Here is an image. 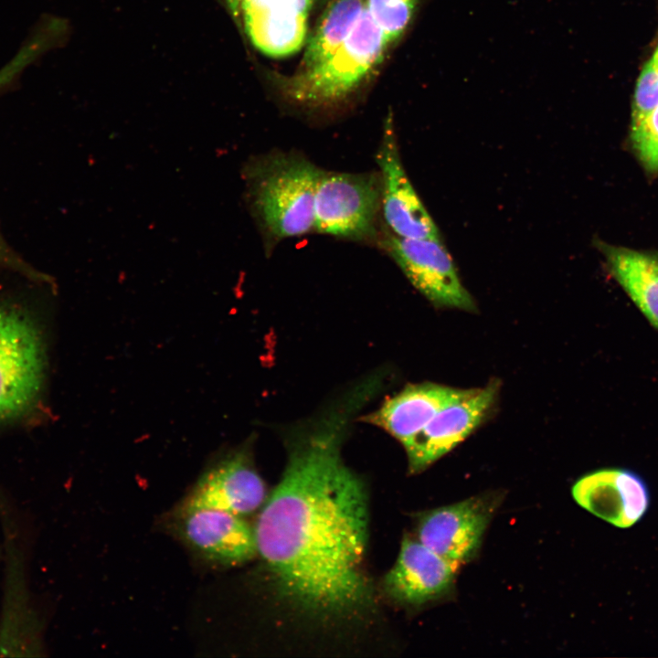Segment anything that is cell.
Listing matches in <instances>:
<instances>
[{"label":"cell","mask_w":658,"mask_h":658,"mask_svg":"<svg viewBox=\"0 0 658 658\" xmlns=\"http://www.w3.org/2000/svg\"><path fill=\"white\" fill-rule=\"evenodd\" d=\"M365 399L351 391L292 434L284 472L253 528L257 554L280 594L322 621L359 618L372 606L364 571L366 489L341 456L349 420Z\"/></svg>","instance_id":"6da1fadb"},{"label":"cell","mask_w":658,"mask_h":658,"mask_svg":"<svg viewBox=\"0 0 658 658\" xmlns=\"http://www.w3.org/2000/svg\"><path fill=\"white\" fill-rule=\"evenodd\" d=\"M48 345L43 321L19 302L0 300V431L47 417Z\"/></svg>","instance_id":"7a4b0ae2"},{"label":"cell","mask_w":658,"mask_h":658,"mask_svg":"<svg viewBox=\"0 0 658 658\" xmlns=\"http://www.w3.org/2000/svg\"><path fill=\"white\" fill-rule=\"evenodd\" d=\"M320 168L298 154L276 153L249 163L248 199L263 234L271 240L314 230Z\"/></svg>","instance_id":"3957f363"},{"label":"cell","mask_w":658,"mask_h":658,"mask_svg":"<svg viewBox=\"0 0 658 658\" xmlns=\"http://www.w3.org/2000/svg\"><path fill=\"white\" fill-rule=\"evenodd\" d=\"M387 45L365 8L349 36L327 58L290 81L289 94L313 106L337 101L380 62Z\"/></svg>","instance_id":"277c9868"},{"label":"cell","mask_w":658,"mask_h":658,"mask_svg":"<svg viewBox=\"0 0 658 658\" xmlns=\"http://www.w3.org/2000/svg\"><path fill=\"white\" fill-rule=\"evenodd\" d=\"M381 183L375 173L320 169L314 197V230L351 240L377 236Z\"/></svg>","instance_id":"5b68a950"},{"label":"cell","mask_w":658,"mask_h":658,"mask_svg":"<svg viewBox=\"0 0 658 658\" xmlns=\"http://www.w3.org/2000/svg\"><path fill=\"white\" fill-rule=\"evenodd\" d=\"M409 282L434 306L474 312L476 304L440 239H409L392 232L378 239Z\"/></svg>","instance_id":"8992f818"},{"label":"cell","mask_w":658,"mask_h":658,"mask_svg":"<svg viewBox=\"0 0 658 658\" xmlns=\"http://www.w3.org/2000/svg\"><path fill=\"white\" fill-rule=\"evenodd\" d=\"M499 389L497 381L471 388L442 408L406 445L409 467L420 472L469 436L488 415Z\"/></svg>","instance_id":"52a82bcc"},{"label":"cell","mask_w":658,"mask_h":658,"mask_svg":"<svg viewBox=\"0 0 658 658\" xmlns=\"http://www.w3.org/2000/svg\"><path fill=\"white\" fill-rule=\"evenodd\" d=\"M265 484L249 451L239 449L207 468L176 510L211 508L244 515L262 506Z\"/></svg>","instance_id":"ba28073f"},{"label":"cell","mask_w":658,"mask_h":658,"mask_svg":"<svg viewBox=\"0 0 658 658\" xmlns=\"http://www.w3.org/2000/svg\"><path fill=\"white\" fill-rule=\"evenodd\" d=\"M377 163L381 183V209L390 232L409 239H440L436 224L404 169L390 123L386 125Z\"/></svg>","instance_id":"9c48e42d"},{"label":"cell","mask_w":658,"mask_h":658,"mask_svg":"<svg viewBox=\"0 0 658 658\" xmlns=\"http://www.w3.org/2000/svg\"><path fill=\"white\" fill-rule=\"evenodd\" d=\"M495 506L490 497H472L426 512L419 520L417 539L460 566L475 555Z\"/></svg>","instance_id":"30bf717a"},{"label":"cell","mask_w":658,"mask_h":658,"mask_svg":"<svg viewBox=\"0 0 658 658\" xmlns=\"http://www.w3.org/2000/svg\"><path fill=\"white\" fill-rule=\"evenodd\" d=\"M176 533L197 555L221 565L246 562L257 554L255 536L240 515L211 508L175 510Z\"/></svg>","instance_id":"8fae6325"},{"label":"cell","mask_w":658,"mask_h":658,"mask_svg":"<svg viewBox=\"0 0 658 658\" xmlns=\"http://www.w3.org/2000/svg\"><path fill=\"white\" fill-rule=\"evenodd\" d=\"M572 495L581 507L619 528L638 523L650 504L644 480L623 468L600 469L584 475L573 485Z\"/></svg>","instance_id":"7c38bea8"},{"label":"cell","mask_w":658,"mask_h":658,"mask_svg":"<svg viewBox=\"0 0 658 658\" xmlns=\"http://www.w3.org/2000/svg\"><path fill=\"white\" fill-rule=\"evenodd\" d=\"M458 568L418 539L405 536L398 558L385 578V588L397 601L419 606L449 593Z\"/></svg>","instance_id":"4fadbf2b"},{"label":"cell","mask_w":658,"mask_h":658,"mask_svg":"<svg viewBox=\"0 0 658 658\" xmlns=\"http://www.w3.org/2000/svg\"><path fill=\"white\" fill-rule=\"evenodd\" d=\"M313 0H243L241 12L251 43L263 54L283 58L306 40Z\"/></svg>","instance_id":"5bb4252c"},{"label":"cell","mask_w":658,"mask_h":658,"mask_svg":"<svg viewBox=\"0 0 658 658\" xmlns=\"http://www.w3.org/2000/svg\"><path fill=\"white\" fill-rule=\"evenodd\" d=\"M467 390L430 382L410 384L361 419L387 432L404 446L442 408Z\"/></svg>","instance_id":"9a60e30c"},{"label":"cell","mask_w":658,"mask_h":658,"mask_svg":"<svg viewBox=\"0 0 658 658\" xmlns=\"http://www.w3.org/2000/svg\"><path fill=\"white\" fill-rule=\"evenodd\" d=\"M5 600L0 622V656L43 655V629L33 608L16 549L8 548Z\"/></svg>","instance_id":"2e32d148"},{"label":"cell","mask_w":658,"mask_h":658,"mask_svg":"<svg viewBox=\"0 0 658 658\" xmlns=\"http://www.w3.org/2000/svg\"><path fill=\"white\" fill-rule=\"evenodd\" d=\"M613 278L658 330V253L597 241Z\"/></svg>","instance_id":"e0dca14e"},{"label":"cell","mask_w":658,"mask_h":658,"mask_svg":"<svg viewBox=\"0 0 658 658\" xmlns=\"http://www.w3.org/2000/svg\"><path fill=\"white\" fill-rule=\"evenodd\" d=\"M366 8V0H333L308 41L300 72L327 58L349 36Z\"/></svg>","instance_id":"ac0fdd59"},{"label":"cell","mask_w":658,"mask_h":658,"mask_svg":"<svg viewBox=\"0 0 658 658\" xmlns=\"http://www.w3.org/2000/svg\"><path fill=\"white\" fill-rule=\"evenodd\" d=\"M419 0H366V8L387 44L408 27Z\"/></svg>","instance_id":"d6986e66"},{"label":"cell","mask_w":658,"mask_h":658,"mask_svg":"<svg viewBox=\"0 0 658 658\" xmlns=\"http://www.w3.org/2000/svg\"><path fill=\"white\" fill-rule=\"evenodd\" d=\"M631 131L632 145L645 168L658 171V105Z\"/></svg>","instance_id":"ffe728a7"},{"label":"cell","mask_w":658,"mask_h":658,"mask_svg":"<svg viewBox=\"0 0 658 658\" xmlns=\"http://www.w3.org/2000/svg\"><path fill=\"white\" fill-rule=\"evenodd\" d=\"M658 105V67L651 60L644 66L636 84L631 111V125Z\"/></svg>","instance_id":"44dd1931"},{"label":"cell","mask_w":658,"mask_h":658,"mask_svg":"<svg viewBox=\"0 0 658 658\" xmlns=\"http://www.w3.org/2000/svg\"><path fill=\"white\" fill-rule=\"evenodd\" d=\"M17 78V71L16 68L11 64L5 65L0 69V90L12 83ZM0 263L5 264L8 267H13L22 271L23 273H28L29 269L24 268L25 265L19 260V259L10 251L6 247L5 241L0 237Z\"/></svg>","instance_id":"7402d4cb"},{"label":"cell","mask_w":658,"mask_h":658,"mask_svg":"<svg viewBox=\"0 0 658 658\" xmlns=\"http://www.w3.org/2000/svg\"><path fill=\"white\" fill-rule=\"evenodd\" d=\"M227 2L229 5L230 8L233 10V12L238 13L241 10V5L243 0H227Z\"/></svg>","instance_id":"603a6c76"},{"label":"cell","mask_w":658,"mask_h":658,"mask_svg":"<svg viewBox=\"0 0 658 658\" xmlns=\"http://www.w3.org/2000/svg\"><path fill=\"white\" fill-rule=\"evenodd\" d=\"M651 61H652L655 66L658 67V48H657V49L655 50V52H654L652 59H651Z\"/></svg>","instance_id":"cb8c5ba5"},{"label":"cell","mask_w":658,"mask_h":658,"mask_svg":"<svg viewBox=\"0 0 658 658\" xmlns=\"http://www.w3.org/2000/svg\"><path fill=\"white\" fill-rule=\"evenodd\" d=\"M18 51H20V50H18ZM21 51H25V50H21ZM25 52L27 53V51H25ZM27 54H28V53H27ZM28 55H29V54H28ZM29 57H30V58H31V56H30V55H29ZM31 63H32V58H31Z\"/></svg>","instance_id":"d4e9b609"}]
</instances>
